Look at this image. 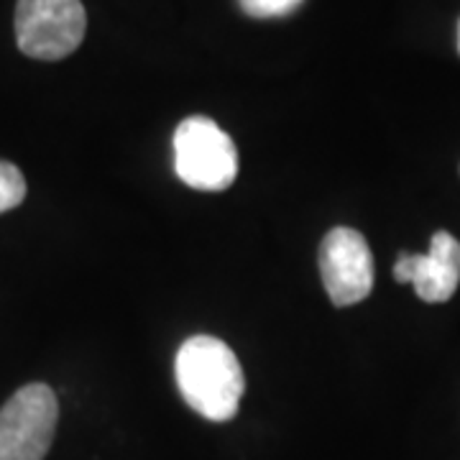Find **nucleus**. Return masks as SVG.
<instances>
[{
  "label": "nucleus",
  "mask_w": 460,
  "mask_h": 460,
  "mask_svg": "<svg viewBox=\"0 0 460 460\" xmlns=\"http://www.w3.org/2000/svg\"><path fill=\"white\" fill-rule=\"evenodd\" d=\"M181 399L210 422H228L246 392L243 368L223 341L195 335L184 341L174 361Z\"/></svg>",
  "instance_id": "f257e3e1"
},
{
  "label": "nucleus",
  "mask_w": 460,
  "mask_h": 460,
  "mask_svg": "<svg viewBox=\"0 0 460 460\" xmlns=\"http://www.w3.org/2000/svg\"><path fill=\"white\" fill-rule=\"evenodd\" d=\"M174 169L187 187L220 192L228 190L238 174V151L215 120L192 115L174 131Z\"/></svg>",
  "instance_id": "f03ea898"
},
{
  "label": "nucleus",
  "mask_w": 460,
  "mask_h": 460,
  "mask_svg": "<svg viewBox=\"0 0 460 460\" xmlns=\"http://www.w3.org/2000/svg\"><path fill=\"white\" fill-rule=\"evenodd\" d=\"M87 16L80 0H18V49L31 59L57 62L83 44Z\"/></svg>",
  "instance_id": "7ed1b4c3"
},
{
  "label": "nucleus",
  "mask_w": 460,
  "mask_h": 460,
  "mask_svg": "<svg viewBox=\"0 0 460 460\" xmlns=\"http://www.w3.org/2000/svg\"><path fill=\"white\" fill-rule=\"evenodd\" d=\"M59 420L57 396L47 384L18 389L0 410V460H44Z\"/></svg>",
  "instance_id": "20e7f679"
},
{
  "label": "nucleus",
  "mask_w": 460,
  "mask_h": 460,
  "mask_svg": "<svg viewBox=\"0 0 460 460\" xmlns=\"http://www.w3.org/2000/svg\"><path fill=\"white\" fill-rule=\"evenodd\" d=\"M320 274L335 307L358 305L374 289V256L358 230L332 228L320 246Z\"/></svg>",
  "instance_id": "39448f33"
},
{
  "label": "nucleus",
  "mask_w": 460,
  "mask_h": 460,
  "mask_svg": "<svg viewBox=\"0 0 460 460\" xmlns=\"http://www.w3.org/2000/svg\"><path fill=\"white\" fill-rule=\"evenodd\" d=\"M394 279L414 284L425 302H447L460 284V241L445 230L435 233L428 253H402L396 259Z\"/></svg>",
  "instance_id": "423d86ee"
},
{
  "label": "nucleus",
  "mask_w": 460,
  "mask_h": 460,
  "mask_svg": "<svg viewBox=\"0 0 460 460\" xmlns=\"http://www.w3.org/2000/svg\"><path fill=\"white\" fill-rule=\"evenodd\" d=\"M26 198V180L21 169L0 159V213L18 208Z\"/></svg>",
  "instance_id": "0eeeda50"
},
{
  "label": "nucleus",
  "mask_w": 460,
  "mask_h": 460,
  "mask_svg": "<svg viewBox=\"0 0 460 460\" xmlns=\"http://www.w3.org/2000/svg\"><path fill=\"white\" fill-rule=\"evenodd\" d=\"M305 0H241L243 13L251 18H284L295 13Z\"/></svg>",
  "instance_id": "6e6552de"
},
{
  "label": "nucleus",
  "mask_w": 460,
  "mask_h": 460,
  "mask_svg": "<svg viewBox=\"0 0 460 460\" xmlns=\"http://www.w3.org/2000/svg\"><path fill=\"white\" fill-rule=\"evenodd\" d=\"M458 51H460V21H458Z\"/></svg>",
  "instance_id": "1a4fd4ad"
}]
</instances>
